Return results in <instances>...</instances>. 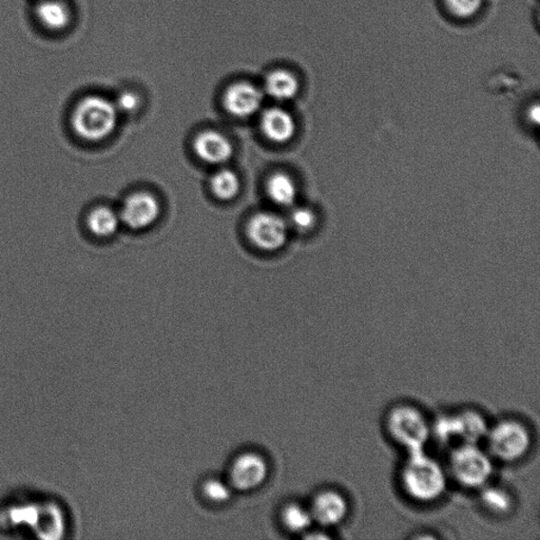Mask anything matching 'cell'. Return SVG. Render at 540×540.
<instances>
[{"label":"cell","mask_w":540,"mask_h":540,"mask_svg":"<svg viewBox=\"0 0 540 540\" xmlns=\"http://www.w3.org/2000/svg\"><path fill=\"white\" fill-rule=\"evenodd\" d=\"M400 480L405 494L422 504L441 499L448 488L447 470L425 451L409 453Z\"/></svg>","instance_id":"obj_1"},{"label":"cell","mask_w":540,"mask_h":540,"mask_svg":"<svg viewBox=\"0 0 540 540\" xmlns=\"http://www.w3.org/2000/svg\"><path fill=\"white\" fill-rule=\"evenodd\" d=\"M117 122L116 104L100 96H87L79 99L70 117L74 135L89 143L106 140L116 129Z\"/></svg>","instance_id":"obj_2"},{"label":"cell","mask_w":540,"mask_h":540,"mask_svg":"<svg viewBox=\"0 0 540 540\" xmlns=\"http://www.w3.org/2000/svg\"><path fill=\"white\" fill-rule=\"evenodd\" d=\"M386 426L388 435L407 453L424 451L432 437V424L416 406L398 405L389 410Z\"/></svg>","instance_id":"obj_3"},{"label":"cell","mask_w":540,"mask_h":540,"mask_svg":"<svg viewBox=\"0 0 540 540\" xmlns=\"http://www.w3.org/2000/svg\"><path fill=\"white\" fill-rule=\"evenodd\" d=\"M449 472L458 485L480 489L492 479L493 458L479 444H458L449 457Z\"/></svg>","instance_id":"obj_4"},{"label":"cell","mask_w":540,"mask_h":540,"mask_svg":"<svg viewBox=\"0 0 540 540\" xmlns=\"http://www.w3.org/2000/svg\"><path fill=\"white\" fill-rule=\"evenodd\" d=\"M489 453L493 460L505 463L517 462L529 454L533 438L527 426L515 419H505L489 428Z\"/></svg>","instance_id":"obj_5"},{"label":"cell","mask_w":540,"mask_h":540,"mask_svg":"<svg viewBox=\"0 0 540 540\" xmlns=\"http://www.w3.org/2000/svg\"><path fill=\"white\" fill-rule=\"evenodd\" d=\"M269 476V464L259 452L247 451L237 455L229 468L228 481L234 489L248 492L260 488Z\"/></svg>","instance_id":"obj_6"},{"label":"cell","mask_w":540,"mask_h":540,"mask_svg":"<svg viewBox=\"0 0 540 540\" xmlns=\"http://www.w3.org/2000/svg\"><path fill=\"white\" fill-rule=\"evenodd\" d=\"M247 234L255 247L262 250L280 249L287 240V225L272 212L256 213L247 225Z\"/></svg>","instance_id":"obj_7"},{"label":"cell","mask_w":540,"mask_h":540,"mask_svg":"<svg viewBox=\"0 0 540 540\" xmlns=\"http://www.w3.org/2000/svg\"><path fill=\"white\" fill-rule=\"evenodd\" d=\"M161 213L158 199L149 192H136L131 194L122 206L118 213L121 222L129 228L140 230L149 228Z\"/></svg>","instance_id":"obj_8"},{"label":"cell","mask_w":540,"mask_h":540,"mask_svg":"<svg viewBox=\"0 0 540 540\" xmlns=\"http://www.w3.org/2000/svg\"><path fill=\"white\" fill-rule=\"evenodd\" d=\"M310 510L313 523L324 527L341 525L347 519L349 506L345 496L334 489H323L316 494Z\"/></svg>","instance_id":"obj_9"},{"label":"cell","mask_w":540,"mask_h":540,"mask_svg":"<svg viewBox=\"0 0 540 540\" xmlns=\"http://www.w3.org/2000/svg\"><path fill=\"white\" fill-rule=\"evenodd\" d=\"M263 98V92L259 88L247 81H238L226 90L223 104L231 116L247 118L260 110Z\"/></svg>","instance_id":"obj_10"},{"label":"cell","mask_w":540,"mask_h":540,"mask_svg":"<svg viewBox=\"0 0 540 540\" xmlns=\"http://www.w3.org/2000/svg\"><path fill=\"white\" fill-rule=\"evenodd\" d=\"M34 15L37 23L50 33H64L70 28L73 14L66 0H39Z\"/></svg>","instance_id":"obj_11"},{"label":"cell","mask_w":540,"mask_h":540,"mask_svg":"<svg viewBox=\"0 0 540 540\" xmlns=\"http://www.w3.org/2000/svg\"><path fill=\"white\" fill-rule=\"evenodd\" d=\"M194 153L209 164L219 165L228 163L234 154V146L221 132L206 130L194 139Z\"/></svg>","instance_id":"obj_12"},{"label":"cell","mask_w":540,"mask_h":540,"mask_svg":"<svg viewBox=\"0 0 540 540\" xmlns=\"http://www.w3.org/2000/svg\"><path fill=\"white\" fill-rule=\"evenodd\" d=\"M261 130L269 141L284 144L293 139L296 123L290 112L274 107L263 112Z\"/></svg>","instance_id":"obj_13"},{"label":"cell","mask_w":540,"mask_h":540,"mask_svg":"<svg viewBox=\"0 0 540 540\" xmlns=\"http://www.w3.org/2000/svg\"><path fill=\"white\" fill-rule=\"evenodd\" d=\"M460 444H479L486 439L489 428L488 420L479 412L466 410L456 414Z\"/></svg>","instance_id":"obj_14"},{"label":"cell","mask_w":540,"mask_h":540,"mask_svg":"<svg viewBox=\"0 0 540 540\" xmlns=\"http://www.w3.org/2000/svg\"><path fill=\"white\" fill-rule=\"evenodd\" d=\"M300 89L299 80L293 73L284 70L270 72L264 81V91L275 100H290L297 96Z\"/></svg>","instance_id":"obj_15"},{"label":"cell","mask_w":540,"mask_h":540,"mask_svg":"<svg viewBox=\"0 0 540 540\" xmlns=\"http://www.w3.org/2000/svg\"><path fill=\"white\" fill-rule=\"evenodd\" d=\"M121 219L116 211L107 206H98L88 213L86 225L93 236L108 237L116 234Z\"/></svg>","instance_id":"obj_16"},{"label":"cell","mask_w":540,"mask_h":540,"mask_svg":"<svg viewBox=\"0 0 540 540\" xmlns=\"http://www.w3.org/2000/svg\"><path fill=\"white\" fill-rule=\"evenodd\" d=\"M266 191L270 200L279 206H291L297 198V187L293 180L284 172L272 175L267 181Z\"/></svg>","instance_id":"obj_17"},{"label":"cell","mask_w":540,"mask_h":540,"mask_svg":"<svg viewBox=\"0 0 540 540\" xmlns=\"http://www.w3.org/2000/svg\"><path fill=\"white\" fill-rule=\"evenodd\" d=\"M281 521L285 529L291 533L303 534L310 532L313 518L310 507L299 502H291L281 512Z\"/></svg>","instance_id":"obj_18"},{"label":"cell","mask_w":540,"mask_h":540,"mask_svg":"<svg viewBox=\"0 0 540 540\" xmlns=\"http://www.w3.org/2000/svg\"><path fill=\"white\" fill-rule=\"evenodd\" d=\"M480 489L481 504L488 511L495 515H507L512 512L514 500L506 489L487 485Z\"/></svg>","instance_id":"obj_19"},{"label":"cell","mask_w":540,"mask_h":540,"mask_svg":"<svg viewBox=\"0 0 540 540\" xmlns=\"http://www.w3.org/2000/svg\"><path fill=\"white\" fill-rule=\"evenodd\" d=\"M210 186L213 194L218 199L229 200L237 196L241 183L234 172L229 169H222L213 175Z\"/></svg>","instance_id":"obj_20"},{"label":"cell","mask_w":540,"mask_h":540,"mask_svg":"<svg viewBox=\"0 0 540 540\" xmlns=\"http://www.w3.org/2000/svg\"><path fill=\"white\" fill-rule=\"evenodd\" d=\"M234 488L228 480L210 479L203 485V494L213 504H225L230 500Z\"/></svg>","instance_id":"obj_21"},{"label":"cell","mask_w":540,"mask_h":540,"mask_svg":"<svg viewBox=\"0 0 540 540\" xmlns=\"http://www.w3.org/2000/svg\"><path fill=\"white\" fill-rule=\"evenodd\" d=\"M452 14L462 20L475 16L482 9L483 0H444Z\"/></svg>","instance_id":"obj_22"},{"label":"cell","mask_w":540,"mask_h":540,"mask_svg":"<svg viewBox=\"0 0 540 540\" xmlns=\"http://www.w3.org/2000/svg\"><path fill=\"white\" fill-rule=\"evenodd\" d=\"M317 222L315 213L309 209H296L293 210L291 215V223L293 228H296L300 232H306L313 228Z\"/></svg>","instance_id":"obj_23"},{"label":"cell","mask_w":540,"mask_h":540,"mask_svg":"<svg viewBox=\"0 0 540 540\" xmlns=\"http://www.w3.org/2000/svg\"><path fill=\"white\" fill-rule=\"evenodd\" d=\"M115 104L118 112L132 113L139 109L141 99L135 92L124 91L119 94Z\"/></svg>","instance_id":"obj_24"},{"label":"cell","mask_w":540,"mask_h":540,"mask_svg":"<svg viewBox=\"0 0 540 540\" xmlns=\"http://www.w3.org/2000/svg\"><path fill=\"white\" fill-rule=\"evenodd\" d=\"M527 117H529L532 123L538 124L540 117V109L537 104L535 106L531 107L529 112H527Z\"/></svg>","instance_id":"obj_25"}]
</instances>
